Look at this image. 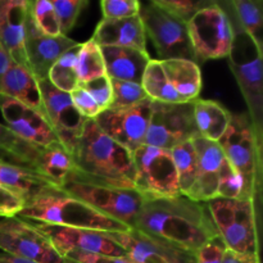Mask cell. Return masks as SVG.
I'll list each match as a JSON object with an SVG mask.
<instances>
[{
	"label": "cell",
	"mask_w": 263,
	"mask_h": 263,
	"mask_svg": "<svg viewBox=\"0 0 263 263\" xmlns=\"http://www.w3.org/2000/svg\"><path fill=\"white\" fill-rule=\"evenodd\" d=\"M134 229L194 254L218 235L207 203L184 195L145 199Z\"/></svg>",
	"instance_id": "cell-1"
},
{
	"label": "cell",
	"mask_w": 263,
	"mask_h": 263,
	"mask_svg": "<svg viewBox=\"0 0 263 263\" xmlns=\"http://www.w3.org/2000/svg\"><path fill=\"white\" fill-rule=\"evenodd\" d=\"M72 159L74 168L67 181L135 190L133 156L108 138L94 120L85 122Z\"/></svg>",
	"instance_id": "cell-2"
},
{
	"label": "cell",
	"mask_w": 263,
	"mask_h": 263,
	"mask_svg": "<svg viewBox=\"0 0 263 263\" xmlns=\"http://www.w3.org/2000/svg\"><path fill=\"white\" fill-rule=\"evenodd\" d=\"M18 217L46 225L87 229L103 233H122L130 230V228L123 223L62 192L57 185L43 190L26 202Z\"/></svg>",
	"instance_id": "cell-3"
},
{
	"label": "cell",
	"mask_w": 263,
	"mask_h": 263,
	"mask_svg": "<svg viewBox=\"0 0 263 263\" xmlns=\"http://www.w3.org/2000/svg\"><path fill=\"white\" fill-rule=\"evenodd\" d=\"M231 25L234 28V40L229 54V64L246 99L254 131L263 140L262 45L248 35L235 20Z\"/></svg>",
	"instance_id": "cell-4"
},
{
	"label": "cell",
	"mask_w": 263,
	"mask_h": 263,
	"mask_svg": "<svg viewBox=\"0 0 263 263\" xmlns=\"http://www.w3.org/2000/svg\"><path fill=\"white\" fill-rule=\"evenodd\" d=\"M207 205L228 251L248 256L259 254V210L253 199L216 198Z\"/></svg>",
	"instance_id": "cell-5"
},
{
	"label": "cell",
	"mask_w": 263,
	"mask_h": 263,
	"mask_svg": "<svg viewBox=\"0 0 263 263\" xmlns=\"http://www.w3.org/2000/svg\"><path fill=\"white\" fill-rule=\"evenodd\" d=\"M218 145L233 168L240 175L259 210L262 192L263 140L254 131L248 113L231 116V122Z\"/></svg>",
	"instance_id": "cell-6"
},
{
	"label": "cell",
	"mask_w": 263,
	"mask_h": 263,
	"mask_svg": "<svg viewBox=\"0 0 263 263\" xmlns=\"http://www.w3.org/2000/svg\"><path fill=\"white\" fill-rule=\"evenodd\" d=\"M131 156L135 167V190L144 199H163L180 195L171 152L144 144Z\"/></svg>",
	"instance_id": "cell-7"
},
{
	"label": "cell",
	"mask_w": 263,
	"mask_h": 263,
	"mask_svg": "<svg viewBox=\"0 0 263 263\" xmlns=\"http://www.w3.org/2000/svg\"><path fill=\"white\" fill-rule=\"evenodd\" d=\"M187 25L197 62L228 58L234 40V28L228 12L218 3L199 10Z\"/></svg>",
	"instance_id": "cell-8"
},
{
	"label": "cell",
	"mask_w": 263,
	"mask_h": 263,
	"mask_svg": "<svg viewBox=\"0 0 263 263\" xmlns=\"http://www.w3.org/2000/svg\"><path fill=\"white\" fill-rule=\"evenodd\" d=\"M145 28L146 36L151 37L156 46L159 61L167 59H186L197 63V58L190 43L187 25L156 4L140 3L139 13Z\"/></svg>",
	"instance_id": "cell-9"
},
{
	"label": "cell",
	"mask_w": 263,
	"mask_h": 263,
	"mask_svg": "<svg viewBox=\"0 0 263 263\" xmlns=\"http://www.w3.org/2000/svg\"><path fill=\"white\" fill-rule=\"evenodd\" d=\"M62 192L82 200L103 215L134 229L144 204V198L136 190L100 186L84 182L67 181L58 186Z\"/></svg>",
	"instance_id": "cell-10"
},
{
	"label": "cell",
	"mask_w": 263,
	"mask_h": 263,
	"mask_svg": "<svg viewBox=\"0 0 263 263\" xmlns=\"http://www.w3.org/2000/svg\"><path fill=\"white\" fill-rule=\"evenodd\" d=\"M193 102L166 104L152 102V113L144 144L171 151L198 136Z\"/></svg>",
	"instance_id": "cell-11"
},
{
	"label": "cell",
	"mask_w": 263,
	"mask_h": 263,
	"mask_svg": "<svg viewBox=\"0 0 263 263\" xmlns=\"http://www.w3.org/2000/svg\"><path fill=\"white\" fill-rule=\"evenodd\" d=\"M0 252L36 263H67L43 234L18 216L0 217Z\"/></svg>",
	"instance_id": "cell-12"
},
{
	"label": "cell",
	"mask_w": 263,
	"mask_h": 263,
	"mask_svg": "<svg viewBox=\"0 0 263 263\" xmlns=\"http://www.w3.org/2000/svg\"><path fill=\"white\" fill-rule=\"evenodd\" d=\"M26 221L43 234L62 257L68 252H85L108 257H127V253L109 238L108 233Z\"/></svg>",
	"instance_id": "cell-13"
},
{
	"label": "cell",
	"mask_w": 263,
	"mask_h": 263,
	"mask_svg": "<svg viewBox=\"0 0 263 263\" xmlns=\"http://www.w3.org/2000/svg\"><path fill=\"white\" fill-rule=\"evenodd\" d=\"M152 113L148 99L128 109H105L94 118L98 127L130 153L144 145Z\"/></svg>",
	"instance_id": "cell-14"
},
{
	"label": "cell",
	"mask_w": 263,
	"mask_h": 263,
	"mask_svg": "<svg viewBox=\"0 0 263 263\" xmlns=\"http://www.w3.org/2000/svg\"><path fill=\"white\" fill-rule=\"evenodd\" d=\"M37 82L49 122L62 146L72 156L86 120L76 109L71 94L54 87L48 79Z\"/></svg>",
	"instance_id": "cell-15"
},
{
	"label": "cell",
	"mask_w": 263,
	"mask_h": 263,
	"mask_svg": "<svg viewBox=\"0 0 263 263\" xmlns=\"http://www.w3.org/2000/svg\"><path fill=\"white\" fill-rule=\"evenodd\" d=\"M108 235L135 263H197V254L136 229Z\"/></svg>",
	"instance_id": "cell-16"
},
{
	"label": "cell",
	"mask_w": 263,
	"mask_h": 263,
	"mask_svg": "<svg viewBox=\"0 0 263 263\" xmlns=\"http://www.w3.org/2000/svg\"><path fill=\"white\" fill-rule=\"evenodd\" d=\"M0 112L18 138L40 149L62 145L50 122L44 116L9 97L0 94Z\"/></svg>",
	"instance_id": "cell-17"
},
{
	"label": "cell",
	"mask_w": 263,
	"mask_h": 263,
	"mask_svg": "<svg viewBox=\"0 0 263 263\" xmlns=\"http://www.w3.org/2000/svg\"><path fill=\"white\" fill-rule=\"evenodd\" d=\"M76 44L77 41L72 40L68 36L43 35L36 30L30 15H27L25 53L28 69L37 81L48 79L54 63Z\"/></svg>",
	"instance_id": "cell-18"
},
{
	"label": "cell",
	"mask_w": 263,
	"mask_h": 263,
	"mask_svg": "<svg viewBox=\"0 0 263 263\" xmlns=\"http://www.w3.org/2000/svg\"><path fill=\"white\" fill-rule=\"evenodd\" d=\"M192 141L197 152L198 171L195 184L187 198L194 202L207 203L217 198L218 179L225 156L218 143L199 135L192 139Z\"/></svg>",
	"instance_id": "cell-19"
},
{
	"label": "cell",
	"mask_w": 263,
	"mask_h": 263,
	"mask_svg": "<svg viewBox=\"0 0 263 263\" xmlns=\"http://www.w3.org/2000/svg\"><path fill=\"white\" fill-rule=\"evenodd\" d=\"M28 0H0V45L13 63L27 66L25 53Z\"/></svg>",
	"instance_id": "cell-20"
},
{
	"label": "cell",
	"mask_w": 263,
	"mask_h": 263,
	"mask_svg": "<svg viewBox=\"0 0 263 263\" xmlns=\"http://www.w3.org/2000/svg\"><path fill=\"white\" fill-rule=\"evenodd\" d=\"M92 40L99 46H120L146 51V33L140 15L98 23Z\"/></svg>",
	"instance_id": "cell-21"
},
{
	"label": "cell",
	"mask_w": 263,
	"mask_h": 263,
	"mask_svg": "<svg viewBox=\"0 0 263 263\" xmlns=\"http://www.w3.org/2000/svg\"><path fill=\"white\" fill-rule=\"evenodd\" d=\"M0 94L22 103L48 120L37 80L26 67L10 61L0 80Z\"/></svg>",
	"instance_id": "cell-22"
},
{
	"label": "cell",
	"mask_w": 263,
	"mask_h": 263,
	"mask_svg": "<svg viewBox=\"0 0 263 263\" xmlns=\"http://www.w3.org/2000/svg\"><path fill=\"white\" fill-rule=\"evenodd\" d=\"M100 49L110 80L141 84L144 71L151 62L148 51L120 46H100Z\"/></svg>",
	"instance_id": "cell-23"
},
{
	"label": "cell",
	"mask_w": 263,
	"mask_h": 263,
	"mask_svg": "<svg viewBox=\"0 0 263 263\" xmlns=\"http://www.w3.org/2000/svg\"><path fill=\"white\" fill-rule=\"evenodd\" d=\"M172 89L184 103L194 102L202 90V72L198 63L186 59L159 61Z\"/></svg>",
	"instance_id": "cell-24"
},
{
	"label": "cell",
	"mask_w": 263,
	"mask_h": 263,
	"mask_svg": "<svg viewBox=\"0 0 263 263\" xmlns=\"http://www.w3.org/2000/svg\"><path fill=\"white\" fill-rule=\"evenodd\" d=\"M193 112L199 136L215 143L225 135L233 116L221 103L199 98L193 102Z\"/></svg>",
	"instance_id": "cell-25"
},
{
	"label": "cell",
	"mask_w": 263,
	"mask_h": 263,
	"mask_svg": "<svg viewBox=\"0 0 263 263\" xmlns=\"http://www.w3.org/2000/svg\"><path fill=\"white\" fill-rule=\"evenodd\" d=\"M41 151L43 149L22 140L9 127L0 123V162L40 174Z\"/></svg>",
	"instance_id": "cell-26"
},
{
	"label": "cell",
	"mask_w": 263,
	"mask_h": 263,
	"mask_svg": "<svg viewBox=\"0 0 263 263\" xmlns=\"http://www.w3.org/2000/svg\"><path fill=\"white\" fill-rule=\"evenodd\" d=\"M54 185V182L37 172L0 162V186L20 194L25 198L26 202Z\"/></svg>",
	"instance_id": "cell-27"
},
{
	"label": "cell",
	"mask_w": 263,
	"mask_h": 263,
	"mask_svg": "<svg viewBox=\"0 0 263 263\" xmlns=\"http://www.w3.org/2000/svg\"><path fill=\"white\" fill-rule=\"evenodd\" d=\"M141 86L152 102L166 103V104H184L179 94L170 85L159 59H151L144 71Z\"/></svg>",
	"instance_id": "cell-28"
},
{
	"label": "cell",
	"mask_w": 263,
	"mask_h": 263,
	"mask_svg": "<svg viewBox=\"0 0 263 263\" xmlns=\"http://www.w3.org/2000/svg\"><path fill=\"white\" fill-rule=\"evenodd\" d=\"M170 152L177 172L180 195L187 198L197 180L198 159L194 144L192 140L185 141L172 148Z\"/></svg>",
	"instance_id": "cell-29"
},
{
	"label": "cell",
	"mask_w": 263,
	"mask_h": 263,
	"mask_svg": "<svg viewBox=\"0 0 263 263\" xmlns=\"http://www.w3.org/2000/svg\"><path fill=\"white\" fill-rule=\"evenodd\" d=\"M73 168L72 156L62 145L50 146L41 151L40 174L57 186H61L67 181Z\"/></svg>",
	"instance_id": "cell-30"
},
{
	"label": "cell",
	"mask_w": 263,
	"mask_h": 263,
	"mask_svg": "<svg viewBox=\"0 0 263 263\" xmlns=\"http://www.w3.org/2000/svg\"><path fill=\"white\" fill-rule=\"evenodd\" d=\"M81 43H77L66 51L51 67L48 80L54 87L71 94L80 85L77 73V58H79Z\"/></svg>",
	"instance_id": "cell-31"
},
{
	"label": "cell",
	"mask_w": 263,
	"mask_h": 263,
	"mask_svg": "<svg viewBox=\"0 0 263 263\" xmlns=\"http://www.w3.org/2000/svg\"><path fill=\"white\" fill-rule=\"evenodd\" d=\"M229 5L233 8L236 23L262 45L263 3L261 0H233Z\"/></svg>",
	"instance_id": "cell-32"
},
{
	"label": "cell",
	"mask_w": 263,
	"mask_h": 263,
	"mask_svg": "<svg viewBox=\"0 0 263 263\" xmlns=\"http://www.w3.org/2000/svg\"><path fill=\"white\" fill-rule=\"evenodd\" d=\"M77 73L80 84H85L107 74L102 49L92 39L81 44L77 58Z\"/></svg>",
	"instance_id": "cell-33"
},
{
	"label": "cell",
	"mask_w": 263,
	"mask_h": 263,
	"mask_svg": "<svg viewBox=\"0 0 263 263\" xmlns=\"http://www.w3.org/2000/svg\"><path fill=\"white\" fill-rule=\"evenodd\" d=\"M28 15L40 33L45 36L61 35L58 18L51 0H28Z\"/></svg>",
	"instance_id": "cell-34"
},
{
	"label": "cell",
	"mask_w": 263,
	"mask_h": 263,
	"mask_svg": "<svg viewBox=\"0 0 263 263\" xmlns=\"http://www.w3.org/2000/svg\"><path fill=\"white\" fill-rule=\"evenodd\" d=\"M110 84H112L113 99L108 109H128L149 99L141 84L120 81V80H110Z\"/></svg>",
	"instance_id": "cell-35"
},
{
	"label": "cell",
	"mask_w": 263,
	"mask_h": 263,
	"mask_svg": "<svg viewBox=\"0 0 263 263\" xmlns=\"http://www.w3.org/2000/svg\"><path fill=\"white\" fill-rule=\"evenodd\" d=\"M51 4L58 18L61 35L67 36L89 3L86 0H51Z\"/></svg>",
	"instance_id": "cell-36"
},
{
	"label": "cell",
	"mask_w": 263,
	"mask_h": 263,
	"mask_svg": "<svg viewBox=\"0 0 263 263\" xmlns=\"http://www.w3.org/2000/svg\"><path fill=\"white\" fill-rule=\"evenodd\" d=\"M154 3L187 23L199 10L204 9L205 7L213 4L215 2H210V0H154Z\"/></svg>",
	"instance_id": "cell-37"
},
{
	"label": "cell",
	"mask_w": 263,
	"mask_h": 263,
	"mask_svg": "<svg viewBox=\"0 0 263 263\" xmlns=\"http://www.w3.org/2000/svg\"><path fill=\"white\" fill-rule=\"evenodd\" d=\"M104 20H125L136 17L140 13L138 0H102L100 2Z\"/></svg>",
	"instance_id": "cell-38"
},
{
	"label": "cell",
	"mask_w": 263,
	"mask_h": 263,
	"mask_svg": "<svg viewBox=\"0 0 263 263\" xmlns=\"http://www.w3.org/2000/svg\"><path fill=\"white\" fill-rule=\"evenodd\" d=\"M80 86L84 87V89L94 98V100L97 102V104L99 105L102 112L110 107L113 99V91L110 79L107 74L99 77V79L85 82V84H80Z\"/></svg>",
	"instance_id": "cell-39"
},
{
	"label": "cell",
	"mask_w": 263,
	"mask_h": 263,
	"mask_svg": "<svg viewBox=\"0 0 263 263\" xmlns=\"http://www.w3.org/2000/svg\"><path fill=\"white\" fill-rule=\"evenodd\" d=\"M71 98L76 109L85 120H94L102 113V109L97 104L94 98L80 85L71 92Z\"/></svg>",
	"instance_id": "cell-40"
},
{
	"label": "cell",
	"mask_w": 263,
	"mask_h": 263,
	"mask_svg": "<svg viewBox=\"0 0 263 263\" xmlns=\"http://www.w3.org/2000/svg\"><path fill=\"white\" fill-rule=\"evenodd\" d=\"M25 205V198L7 187L0 186V217H15Z\"/></svg>",
	"instance_id": "cell-41"
},
{
	"label": "cell",
	"mask_w": 263,
	"mask_h": 263,
	"mask_svg": "<svg viewBox=\"0 0 263 263\" xmlns=\"http://www.w3.org/2000/svg\"><path fill=\"white\" fill-rule=\"evenodd\" d=\"M225 251V244L220 235H217L198 251L197 263H222Z\"/></svg>",
	"instance_id": "cell-42"
},
{
	"label": "cell",
	"mask_w": 263,
	"mask_h": 263,
	"mask_svg": "<svg viewBox=\"0 0 263 263\" xmlns=\"http://www.w3.org/2000/svg\"><path fill=\"white\" fill-rule=\"evenodd\" d=\"M63 258L74 263H135L128 257H108L85 252H68L64 254Z\"/></svg>",
	"instance_id": "cell-43"
},
{
	"label": "cell",
	"mask_w": 263,
	"mask_h": 263,
	"mask_svg": "<svg viewBox=\"0 0 263 263\" xmlns=\"http://www.w3.org/2000/svg\"><path fill=\"white\" fill-rule=\"evenodd\" d=\"M222 263H261L259 254L248 256V254H238L226 249L223 253Z\"/></svg>",
	"instance_id": "cell-44"
},
{
	"label": "cell",
	"mask_w": 263,
	"mask_h": 263,
	"mask_svg": "<svg viewBox=\"0 0 263 263\" xmlns=\"http://www.w3.org/2000/svg\"><path fill=\"white\" fill-rule=\"evenodd\" d=\"M10 63V59L9 57H8V54L5 53L4 49L2 48V45H0V80H2L3 74H4V72L7 71L8 66H9Z\"/></svg>",
	"instance_id": "cell-45"
},
{
	"label": "cell",
	"mask_w": 263,
	"mask_h": 263,
	"mask_svg": "<svg viewBox=\"0 0 263 263\" xmlns=\"http://www.w3.org/2000/svg\"><path fill=\"white\" fill-rule=\"evenodd\" d=\"M0 263H36L31 261H26V259L17 258V257H12L9 254H5L0 252Z\"/></svg>",
	"instance_id": "cell-46"
},
{
	"label": "cell",
	"mask_w": 263,
	"mask_h": 263,
	"mask_svg": "<svg viewBox=\"0 0 263 263\" xmlns=\"http://www.w3.org/2000/svg\"><path fill=\"white\" fill-rule=\"evenodd\" d=\"M66 262H67V263H74V262H71V261H67V259H66Z\"/></svg>",
	"instance_id": "cell-47"
}]
</instances>
